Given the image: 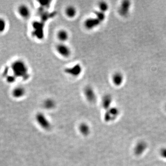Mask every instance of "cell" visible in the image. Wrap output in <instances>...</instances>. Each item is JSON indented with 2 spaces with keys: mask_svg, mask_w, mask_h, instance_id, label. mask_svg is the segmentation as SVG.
<instances>
[{
  "mask_svg": "<svg viewBox=\"0 0 166 166\" xmlns=\"http://www.w3.org/2000/svg\"><path fill=\"white\" fill-rule=\"evenodd\" d=\"M11 68L13 75L16 78H19L26 80L29 77L27 66L21 60H18L13 62Z\"/></svg>",
  "mask_w": 166,
  "mask_h": 166,
  "instance_id": "obj_1",
  "label": "cell"
},
{
  "mask_svg": "<svg viewBox=\"0 0 166 166\" xmlns=\"http://www.w3.org/2000/svg\"><path fill=\"white\" fill-rule=\"evenodd\" d=\"M35 119L37 123L43 129L49 131L51 129L52 127L51 122L44 114L41 112L37 113L35 116Z\"/></svg>",
  "mask_w": 166,
  "mask_h": 166,
  "instance_id": "obj_2",
  "label": "cell"
},
{
  "mask_svg": "<svg viewBox=\"0 0 166 166\" xmlns=\"http://www.w3.org/2000/svg\"><path fill=\"white\" fill-rule=\"evenodd\" d=\"M56 50L60 56L65 58H68L71 56V49L65 43H60L56 45Z\"/></svg>",
  "mask_w": 166,
  "mask_h": 166,
  "instance_id": "obj_3",
  "label": "cell"
},
{
  "mask_svg": "<svg viewBox=\"0 0 166 166\" xmlns=\"http://www.w3.org/2000/svg\"><path fill=\"white\" fill-rule=\"evenodd\" d=\"M83 94L88 102L91 103L96 102L97 100L96 92L91 86H86L83 90Z\"/></svg>",
  "mask_w": 166,
  "mask_h": 166,
  "instance_id": "obj_4",
  "label": "cell"
},
{
  "mask_svg": "<svg viewBox=\"0 0 166 166\" xmlns=\"http://www.w3.org/2000/svg\"><path fill=\"white\" fill-rule=\"evenodd\" d=\"M82 71L83 68L79 63H77L70 67H67L64 69L65 74L74 77H77L80 75L82 74Z\"/></svg>",
  "mask_w": 166,
  "mask_h": 166,
  "instance_id": "obj_5",
  "label": "cell"
},
{
  "mask_svg": "<svg viewBox=\"0 0 166 166\" xmlns=\"http://www.w3.org/2000/svg\"><path fill=\"white\" fill-rule=\"evenodd\" d=\"M119 114L118 108L116 107H111L106 111L104 115V119L106 122H110L115 120Z\"/></svg>",
  "mask_w": 166,
  "mask_h": 166,
  "instance_id": "obj_6",
  "label": "cell"
},
{
  "mask_svg": "<svg viewBox=\"0 0 166 166\" xmlns=\"http://www.w3.org/2000/svg\"><path fill=\"white\" fill-rule=\"evenodd\" d=\"M101 22L96 17H89L87 18L84 22L85 28L88 30H93L101 25Z\"/></svg>",
  "mask_w": 166,
  "mask_h": 166,
  "instance_id": "obj_7",
  "label": "cell"
},
{
  "mask_svg": "<svg viewBox=\"0 0 166 166\" xmlns=\"http://www.w3.org/2000/svg\"><path fill=\"white\" fill-rule=\"evenodd\" d=\"M18 12L19 15L24 19H28L31 16V12L28 6L22 4L18 7Z\"/></svg>",
  "mask_w": 166,
  "mask_h": 166,
  "instance_id": "obj_8",
  "label": "cell"
},
{
  "mask_svg": "<svg viewBox=\"0 0 166 166\" xmlns=\"http://www.w3.org/2000/svg\"><path fill=\"white\" fill-rule=\"evenodd\" d=\"M56 37L60 43H65L69 39V33L65 29H61L58 30L56 33Z\"/></svg>",
  "mask_w": 166,
  "mask_h": 166,
  "instance_id": "obj_9",
  "label": "cell"
},
{
  "mask_svg": "<svg viewBox=\"0 0 166 166\" xmlns=\"http://www.w3.org/2000/svg\"><path fill=\"white\" fill-rule=\"evenodd\" d=\"M131 7L130 1H124L121 3L119 9V13L122 16L127 15L129 12Z\"/></svg>",
  "mask_w": 166,
  "mask_h": 166,
  "instance_id": "obj_10",
  "label": "cell"
},
{
  "mask_svg": "<svg viewBox=\"0 0 166 166\" xmlns=\"http://www.w3.org/2000/svg\"><path fill=\"white\" fill-rule=\"evenodd\" d=\"M64 13L65 15L68 18L72 19L77 16L78 13L77 9L74 5H68L65 9Z\"/></svg>",
  "mask_w": 166,
  "mask_h": 166,
  "instance_id": "obj_11",
  "label": "cell"
},
{
  "mask_svg": "<svg viewBox=\"0 0 166 166\" xmlns=\"http://www.w3.org/2000/svg\"><path fill=\"white\" fill-rule=\"evenodd\" d=\"M113 101L112 96L109 94H106L103 96L102 99V106L104 109L107 110L111 107V104Z\"/></svg>",
  "mask_w": 166,
  "mask_h": 166,
  "instance_id": "obj_12",
  "label": "cell"
},
{
  "mask_svg": "<svg viewBox=\"0 0 166 166\" xmlns=\"http://www.w3.org/2000/svg\"><path fill=\"white\" fill-rule=\"evenodd\" d=\"M112 81L114 85L117 86H121L123 82L124 76L121 73L116 72L113 74L112 77Z\"/></svg>",
  "mask_w": 166,
  "mask_h": 166,
  "instance_id": "obj_13",
  "label": "cell"
},
{
  "mask_svg": "<svg viewBox=\"0 0 166 166\" xmlns=\"http://www.w3.org/2000/svg\"><path fill=\"white\" fill-rule=\"evenodd\" d=\"M26 93V90L24 87L18 86L14 88L12 92L13 97L16 98H19L23 97Z\"/></svg>",
  "mask_w": 166,
  "mask_h": 166,
  "instance_id": "obj_14",
  "label": "cell"
},
{
  "mask_svg": "<svg viewBox=\"0 0 166 166\" xmlns=\"http://www.w3.org/2000/svg\"><path fill=\"white\" fill-rule=\"evenodd\" d=\"M147 147V145L146 143L144 141H140L136 145L134 149V152L137 155H141L144 153Z\"/></svg>",
  "mask_w": 166,
  "mask_h": 166,
  "instance_id": "obj_15",
  "label": "cell"
},
{
  "mask_svg": "<svg viewBox=\"0 0 166 166\" xmlns=\"http://www.w3.org/2000/svg\"><path fill=\"white\" fill-rule=\"evenodd\" d=\"M43 107L47 110H52L56 108V101L50 98L46 99L43 102Z\"/></svg>",
  "mask_w": 166,
  "mask_h": 166,
  "instance_id": "obj_16",
  "label": "cell"
},
{
  "mask_svg": "<svg viewBox=\"0 0 166 166\" xmlns=\"http://www.w3.org/2000/svg\"><path fill=\"white\" fill-rule=\"evenodd\" d=\"M78 130L82 135L87 136L90 133V128L89 125L86 123H82L80 125Z\"/></svg>",
  "mask_w": 166,
  "mask_h": 166,
  "instance_id": "obj_17",
  "label": "cell"
},
{
  "mask_svg": "<svg viewBox=\"0 0 166 166\" xmlns=\"http://www.w3.org/2000/svg\"><path fill=\"white\" fill-rule=\"evenodd\" d=\"M99 10L105 13L109 9V5L105 1H100L98 4Z\"/></svg>",
  "mask_w": 166,
  "mask_h": 166,
  "instance_id": "obj_18",
  "label": "cell"
},
{
  "mask_svg": "<svg viewBox=\"0 0 166 166\" xmlns=\"http://www.w3.org/2000/svg\"><path fill=\"white\" fill-rule=\"evenodd\" d=\"M93 13L95 14V17L97 18L102 23L104 21L106 18L105 13L99 10H95L93 12Z\"/></svg>",
  "mask_w": 166,
  "mask_h": 166,
  "instance_id": "obj_19",
  "label": "cell"
},
{
  "mask_svg": "<svg viewBox=\"0 0 166 166\" xmlns=\"http://www.w3.org/2000/svg\"><path fill=\"white\" fill-rule=\"evenodd\" d=\"M6 27V22L3 18H0V32H3Z\"/></svg>",
  "mask_w": 166,
  "mask_h": 166,
  "instance_id": "obj_20",
  "label": "cell"
},
{
  "mask_svg": "<svg viewBox=\"0 0 166 166\" xmlns=\"http://www.w3.org/2000/svg\"><path fill=\"white\" fill-rule=\"evenodd\" d=\"M16 78L14 75H10V76H7V82H9V83H13L15 82Z\"/></svg>",
  "mask_w": 166,
  "mask_h": 166,
  "instance_id": "obj_21",
  "label": "cell"
},
{
  "mask_svg": "<svg viewBox=\"0 0 166 166\" xmlns=\"http://www.w3.org/2000/svg\"><path fill=\"white\" fill-rule=\"evenodd\" d=\"M160 155L162 157L166 159V148L162 149L160 151Z\"/></svg>",
  "mask_w": 166,
  "mask_h": 166,
  "instance_id": "obj_22",
  "label": "cell"
}]
</instances>
